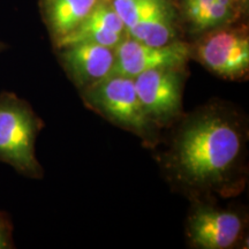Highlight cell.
Here are the masks:
<instances>
[{
    "instance_id": "obj_1",
    "label": "cell",
    "mask_w": 249,
    "mask_h": 249,
    "mask_svg": "<svg viewBox=\"0 0 249 249\" xmlns=\"http://www.w3.org/2000/svg\"><path fill=\"white\" fill-rule=\"evenodd\" d=\"M245 148V126L234 112L205 107L183 120L167 165L173 178L191 191L229 194L238 189Z\"/></svg>"
},
{
    "instance_id": "obj_2",
    "label": "cell",
    "mask_w": 249,
    "mask_h": 249,
    "mask_svg": "<svg viewBox=\"0 0 249 249\" xmlns=\"http://www.w3.org/2000/svg\"><path fill=\"white\" fill-rule=\"evenodd\" d=\"M42 128L43 121L29 103L12 92L0 95V161L29 178H42L43 169L35 154Z\"/></svg>"
},
{
    "instance_id": "obj_3",
    "label": "cell",
    "mask_w": 249,
    "mask_h": 249,
    "mask_svg": "<svg viewBox=\"0 0 249 249\" xmlns=\"http://www.w3.org/2000/svg\"><path fill=\"white\" fill-rule=\"evenodd\" d=\"M82 97L87 107L117 126L147 141L154 138L155 124L140 102L132 77L110 74L83 89Z\"/></svg>"
},
{
    "instance_id": "obj_4",
    "label": "cell",
    "mask_w": 249,
    "mask_h": 249,
    "mask_svg": "<svg viewBox=\"0 0 249 249\" xmlns=\"http://www.w3.org/2000/svg\"><path fill=\"white\" fill-rule=\"evenodd\" d=\"M192 58H196L208 71L223 79H244L249 71L247 33L232 28L213 29L192 46Z\"/></svg>"
},
{
    "instance_id": "obj_5",
    "label": "cell",
    "mask_w": 249,
    "mask_h": 249,
    "mask_svg": "<svg viewBox=\"0 0 249 249\" xmlns=\"http://www.w3.org/2000/svg\"><path fill=\"white\" fill-rule=\"evenodd\" d=\"M183 70L185 67L158 68L134 77L140 102L155 126L169 124L181 114Z\"/></svg>"
},
{
    "instance_id": "obj_6",
    "label": "cell",
    "mask_w": 249,
    "mask_h": 249,
    "mask_svg": "<svg viewBox=\"0 0 249 249\" xmlns=\"http://www.w3.org/2000/svg\"><path fill=\"white\" fill-rule=\"evenodd\" d=\"M191 58L192 45L188 43L173 40L161 46H152L124 36L114 48V66L112 74L134 79L145 71L185 67Z\"/></svg>"
},
{
    "instance_id": "obj_7",
    "label": "cell",
    "mask_w": 249,
    "mask_h": 249,
    "mask_svg": "<svg viewBox=\"0 0 249 249\" xmlns=\"http://www.w3.org/2000/svg\"><path fill=\"white\" fill-rule=\"evenodd\" d=\"M244 227L238 213L197 203L187 219V236L196 248L226 249L238 242Z\"/></svg>"
},
{
    "instance_id": "obj_8",
    "label": "cell",
    "mask_w": 249,
    "mask_h": 249,
    "mask_svg": "<svg viewBox=\"0 0 249 249\" xmlns=\"http://www.w3.org/2000/svg\"><path fill=\"white\" fill-rule=\"evenodd\" d=\"M60 50V60L70 79L81 90L112 74L114 49L96 43H75Z\"/></svg>"
},
{
    "instance_id": "obj_9",
    "label": "cell",
    "mask_w": 249,
    "mask_h": 249,
    "mask_svg": "<svg viewBox=\"0 0 249 249\" xmlns=\"http://www.w3.org/2000/svg\"><path fill=\"white\" fill-rule=\"evenodd\" d=\"M98 0H40V9L53 42H57L88 17Z\"/></svg>"
},
{
    "instance_id": "obj_10",
    "label": "cell",
    "mask_w": 249,
    "mask_h": 249,
    "mask_svg": "<svg viewBox=\"0 0 249 249\" xmlns=\"http://www.w3.org/2000/svg\"><path fill=\"white\" fill-rule=\"evenodd\" d=\"M236 13V0H185L183 15L196 33L213 30L231 22Z\"/></svg>"
},
{
    "instance_id": "obj_11",
    "label": "cell",
    "mask_w": 249,
    "mask_h": 249,
    "mask_svg": "<svg viewBox=\"0 0 249 249\" xmlns=\"http://www.w3.org/2000/svg\"><path fill=\"white\" fill-rule=\"evenodd\" d=\"M126 31L172 11L167 0H110Z\"/></svg>"
},
{
    "instance_id": "obj_12",
    "label": "cell",
    "mask_w": 249,
    "mask_h": 249,
    "mask_svg": "<svg viewBox=\"0 0 249 249\" xmlns=\"http://www.w3.org/2000/svg\"><path fill=\"white\" fill-rule=\"evenodd\" d=\"M81 24L103 28L120 35H126V28L110 0H98Z\"/></svg>"
},
{
    "instance_id": "obj_13",
    "label": "cell",
    "mask_w": 249,
    "mask_h": 249,
    "mask_svg": "<svg viewBox=\"0 0 249 249\" xmlns=\"http://www.w3.org/2000/svg\"><path fill=\"white\" fill-rule=\"evenodd\" d=\"M13 226L8 216L0 211V249L13 248Z\"/></svg>"
},
{
    "instance_id": "obj_14",
    "label": "cell",
    "mask_w": 249,
    "mask_h": 249,
    "mask_svg": "<svg viewBox=\"0 0 249 249\" xmlns=\"http://www.w3.org/2000/svg\"><path fill=\"white\" fill-rule=\"evenodd\" d=\"M5 48V45L4 44H2V43H0V51H1V50L2 49H4Z\"/></svg>"
},
{
    "instance_id": "obj_15",
    "label": "cell",
    "mask_w": 249,
    "mask_h": 249,
    "mask_svg": "<svg viewBox=\"0 0 249 249\" xmlns=\"http://www.w3.org/2000/svg\"><path fill=\"white\" fill-rule=\"evenodd\" d=\"M241 1H245V0H241Z\"/></svg>"
}]
</instances>
